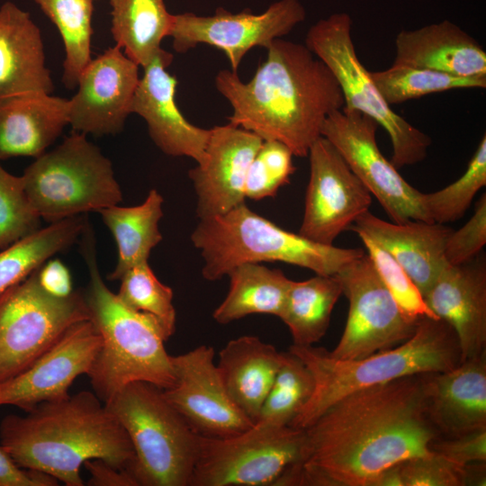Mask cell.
<instances>
[{
  "instance_id": "cell-1",
  "label": "cell",
  "mask_w": 486,
  "mask_h": 486,
  "mask_svg": "<svg viewBox=\"0 0 486 486\" xmlns=\"http://www.w3.org/2000/svg\"><path fill=\"white\" fill-rule=\"evenodd\" d=\"M425 375L342 397L304 428L302 460L280 486H372L384 470L432 453L438 433L427 412Z\"/></svg>"
},
{
  "instance_id": "cell-2",
  "label": "cell",
  "mask_w": 486,
  "mask_h": 486,
  "mask_svg": "<svg viewBox=\"0 0 486 486\" xmlns=\"http://www.w3.org/2000/svg\"><path fill=\"white\" fill-rule=\"evenodd\" d=\"M266 50L249 81L222 69L214 79L216 89L232 107L229 123L305 158L327 117L344 106L340 86L305 44L278 38Z\"/></svg>"
},
{
  "instance_id": "cell-3",
  "label": "cell",
  "mask_w": 486,
  "mask_h": 486,
  "mask_svg": "<svg viewBox=\"0 0 486 486\" xmlns=\"http://www.w3.org/2000/svg\"><path fill=\"white\" fill-rule=\"evenodd\" d=\"M0 442L19 467L67 486L85 485L80 468L87 460L100 458L127 470L134 459L127 432L89 391L41 402L24 416H5Z\"/></svg>"
},
{
  "instance_id": "cell-4",
  "label": "cell",
  "mask_w": 486,
  "mask_h": 486,
  "mask_svg": "<svg viewBox=\"0 0 486 486\" xmlns=\"http://www.w3.org/2000/svg\"><path fill=\"white\" fill-rule=\"evenodd\" d=\"M82 251L89 282L84 292L89 319L102 344L87 374L94 392L104 403L125 385L146 382L161 390L176 382L165 341L170 337L152 315L124 304L104 282L99 271L95 240L87 223L82 233Z\"/></svg>"
},
{
  "instance_id": "cell-5",
  "label": "cell",
  "mask_w": 486,
  "mask_h": 486,
  "mask_svg": "<svg viewBox=\"0 0 486 486\" xmlns=\"http://www.w3.org/2000/svg\"><path fill=\"white\" fill-rule=\"evenodd\" d=\"M288 351L305 364L314 380L311 396L290 424L300 429L348 393L406 376L447 371L461 363L454 332L442 320L432 318L420 320L401 344L362 359H335L325 348L313 346L292 345Z\"/></svg>"
},
{
  "instance_id": "cell-6",
  "label": "cell",
  "mask_w": 486,
  "mask_h": 486,
  "mask_svg": "<svg viewBox=\"0 0 486 486\" xmlns=\"http://www.w3.org/2000/svg\"><path fill=\"white\" fill-rule=\"evenodd\" d=\"M203 260L202 276L217 281L246 263L284 262L335 275L362 256L361 248H342L287 231L251 211L244 202L230 212L200 220L191 235Z\"/></svg>"
},
{
  "instance_id": "cell-7",
  "label": "cell",
  "mask_w": 486,
  "mask_h": 486,
  "mask_svg": "<svg viewBox=\"0 0 486 486\" xmlns=\"http://www.w3.org/2000/svg\"><path fill=\"white\" fill-rule=\"evenodd\" d=\"M105 405L130 440L134 459L127 471L138 486H190L200 435L166 400L163 390L131 382Z\"/></svg>"
},
{
  "instance_id": "cell-8",
  "label": "cell",
  "mask_w": 486,
  "mask_h": 486,
  "mask_svg": "<svg viewBox=\"0 0 486 486\" xmlns=\"http://www.w3.org/2000/svg\"><path fill=\"white\" fill-rule=\"evenodd\" d=\"M21 176L31 205L49 223L122 201L112 162L86 134L76 131L35 158Z\"/></svg>"
},
{
  "instance_id": "cell-9",
  "label": "cell",
  "mask_w": 486,
  "mask_h": 486,
  "mask_svg": "<svg viewBox=\"0 0 486 486\" xmlns=\"http://www.w3.org/2000/svg\"><path fill=\"white\" fill-rule=\"evenodd\" d=\"M352 21L345 13L321 19L308 31L306 47L334 74L347 110L358 111L382 126L392 146L391 162L400 169L423 161L432 140L398 114L375 86L371 71L359 59L351 35Z\"/></svg>"
},
{
  "instance_id": "cell-10",
  "label": "cell",
  "mask_w": 486,
  "mask_h": 486,
  "mask_svg": "<svg viewBox=\"0 0 486 486\" xmlns=\"http://www.w3.org/2000/svg\"><path fill=\"white\" fill-rule=\"evenodd\" d=\"M88 319L84 292L50 294L38 269L5 290L0 294V383L30 367L71 325Z\"/></svg>"
},
{
  "instance_id": "cell-11",
  "label": "cell",
  "mask_w": 486,
  "mask_h": 486,
  "mask_svg": "<svg viewBox=\"0 0 486 486\" xmlns=\"http://www.w3.org/2000/svg\"><path fill=\"white\" fill-rule=\"evenodd\" d=\"M304 429L254 424L227 437L200 436L190 486H274L303 457Z\"/></svg>"
},
{
  "instance_id": "cell-12",
  "label": "cell",
  "mask_w": 486,
  "mask_h": 486,
  "mask_svg": "<svg viewBox=\"0 0 486 486\" xmlns=\"http://www.w3.org/2000/svg\"><path fill=\"white\" fill-rule=\"evenodd\" d=\"M378 123L356 110L339 109L325 120L321 136L340 153L353 173L384 209L392 221H431L423 193L410 184L381 152Z\"/></svg>"
},
{
  "instance_id": "cell-13",
  "label": "cell",
  "mask_w": 486,
  "mask_h": 486,
  "mask_svg": "<svg viewBox=\"0 0 486 486\" xmlns=\"http://www.w3.org/2000/svg\"><path fill=\"white\" fill-rule=\"evenodd\" d=\"M349 302L342 336L329 356L356 360L398 346L412 336L417 324L402 315L364 253L335 274Z\"/></svg>"
},
{
  "instance_id": "cell-14",
  "label": "cell",
  "mask_w": 486,
  "mask_h": 486,
  "mask_svg": "<svg viewBox=\"0 0 486 486\" xmlns=\"http://www.w3.org/2000/svg\"><path fill=\"white\" fill-rule=\"evenodd\" d=\"M305 15L299 0L277 1L259 14L249 9L232 14L222 7L210 16L184 13L174 14L169 37L177 53H186L199 44L222 50L230 70L237 72L248 50L255 47L267 49L275 39L287 35Z\"/></svg>"
},
{
  "instance_id": "cell-15",
  "label": "cell",
  "mask_w": 486,
  "mask_h": 486,
  "mask_svg": "<svg viewBox=\"0 0 486 486\" xmlns=\"http://www.w3.org/2000/svg\"><path fill=\"white\" fill-rule=\"evenodd\" d=\"M307 157L310 178L299 234L332 246L343 231L369 211L372 194L326 138H318Z\"/></svg>"
},
{
  "instance_id": "cell-16",
  "label": "cell",
  "mask_w": 486,
  "mask_h": 486,
  "mask_svg": "<svg viewBox=\"0 0 486 486\" xmlns=\"http://www.w3.org/2000/svg\"><path fill=\"white\" fill-rule=\"evenodd\" d=\"M214 355L211 346L201 345L172 356L176 382L163 395L198 435L227 437L254 423L229 396Z\"/></svg>"
},
{
  "instance_id": "cell-17",
  "label": "cell",
  "mask_w": 486,
  "mask_h": 486,
  "mask_svg": "<svg viewBox=\"0 0 486 486\" xmlns=\"http://www.w3.org/2000/svg\"><path fill=\"white\" fill-rule=\"evenodd\" d=\"M140 66L117 46L92 58L81 72L77 91L68 99V125L94 136L120 133L140 82Z\"/></svg>"
},
{
  "instance_id": "cell-18",
  "label": "cell",
  "mask_w": 486,
  "mask_h": 486,
  "mask_svg": "<svg viewBox=\"0 0 486 486\" xmlns=\"http://www.w3.org/2000/svg\"><path fill=\"white\" fill-rule=\"evenodd\" d=\"M101 344L90 319L74 323L30 367L0 383V406L28 412L41 402L68 397L74 380L88 374Z\"/></svg>"
},
{
  "instance_id": "cell-19",
  "label": "cell",
  "mask_w": 486,
  "mask_h": 486,
  "mask_svg": "<svg viewBox=\"0 0 486 486\" xmlns=\"http://www.w3.org/2000/svg\"><path fill=\"white\" fill-rule=\"evenodd\" d=\"M262 142L259 136L230 123L210 129L205 158L188 172L199 220L224 214L245 202L248 171Z\"/></svg>"
},
{
  "instance_id": "cell-20",
  "label": "cell",
  "mask_w": 486,
  "mask_h": 486,
  "mask_svg": "<svg viewBox=\"0 0 486 486\" xmlns=\"http://www.w3.org/2000/svg\"><path fill=\"white\" fill-rule=\"evenodd\" d=\"M173 55L163 50L143 68L130 112L144 119L149 137L166 155L188 157L197 165L205 158L210 129L190 123L179 110L175 95L178 81L166 68Z\"/></svg>"
},
{
  "instance_id": "cell-21",
  "label": "cell",
  "mask_w": 486,
  "mask_h": 486,
  "mask_svg": "<svg viewBox=\"0 0 486 486\" xmlns=\"http://www.w3.org/2000/svg\"><path fill=\"white\" fill-rule=\"evenodd\" d=\"M424 300L456 337L461 362L486 348V266L476 256L460 266H448L425 293Z\"/></svg>"
},
{
  "instance_id": "cell-22",
  "label": "cell",
  "mask_w": 486,
  "mask_h": 486,
  "mask_svg": "<svg viewBox=\"0 0 486 486\" xmlns=\"http://www.w3.org/2000/svg\"><path fill=\"white\" fill-rule=\"evenodd\" d=\"M428 416L438 434L454 437L486 428V354L425 375Z\"/></svg>"
},
{
  "instance_id": "cell-23",
  "label": "cell",
  "mask_w": 486,
  "mask_h": 486,
  "mask_svg": "<svg viewBox=\"0 0 486 486\" xmlns=\"http://www.w3.org/2000/svg\"><path fill=\"white\" fill-rule=\"evenodd\" d=\"M350 229L368 235L385 248L408 273L423 297L449 266L444 252L453 229L446 224L415 220L396 223L367 211Z\"/></svg>"
},
{
  "instance_id": "cell-24",
  "label": "cell",
  "mask_w": 486,
  "mask_h": 486,
  "mask_svg": "<svg viewBox=\"0 0 486 486\" xmlns=\"http://www.w3.org/2000/svg\"><path fill=\"white\" fill-rule=\"evenodd\" d=\"M40 28L12 2L0 7V99L29 94H51Z\"/></svg>"
},
{
  "instance_id": "cell-25",
  "label": "cell",
  "mask_w": 486,
  "mask_h": 486,
  "mask_svg": "<svg viewBox=\"0 0 486 486\" xmlns=\"http://www.w3.org/2000/svg\"><path fill=\"white\" fill-rule=\"evenodd\" d=\"M393 65L432 69L464 77L486 76V52L456 24L445 20L395 38Z\"/></svg>"
},
{
  "instance_id": "cell-26",
  "label": "cell",
  "mask_w": 486,
  "mask_h": 486,
  "mask_svg": "<svg viewBox=\"0 0 486 486\" xmlns=\"http://www.w3.org/2000/svg\"><path fill=\"white\" fill-rule=\"evenodd\" d=\"M68 99L29 94L0 99V161L37 158L68 125Z\"/></svg>"
},
{
  "instance_id": "cell-27",
  "label": "cell",
  "mask_w": 486,
  "mask_h": 486,
  "mask_svg": "<svg viewBox=\"0 0 486 486\" xmlns=\"http://www.w3.org/2000/svg\"><path fill=\"white\" fill-rule=\"evenodd\" d=\"M284 352L256 336L230 340L219 352L217 368L233 402L255 424L281 366Z\"/></svg>"
},
{
  "instance_id": "cell-28",
  "label": "cell",
  "mask_w": 486,
  "mask_h": 486,
  "mask_svg": "<svg viewBox=\"0 0 486 486\" xmlns=\"http://www.w3.org/2000/svg\"><path fill=\"white\" fill-rule=\"evenodd\" d=\"M163 202L158 191L151 189L139 205L116 204L98 212L117 246V263L109 280L119 281L134 266L148 262L151 250L162 240L158 224L163 217Z\"/></svg>"
},
{
  "instance_id": "cell-29",
  "label": "cell",
  "mask_w": 486,
  "mask_h": 486,
  "mask_svg": "<svg viewBox=\"0 0 486 486\" xmlns=\"http://www.w3.org/2000/svg\"><path fill=\"white\" fill-rule=\"evenodd\" d=\"M110 4L115 46L145 68L163 50L161 42L169 37L174 14L165 0H110Z\"/></svg>"
},
{
  "instance_id": "cell-30",
  "label": "cell",
  "mask_w": 486,
  "mask_h": 486,
  "mask_svg": "<svg viewBox=\"0 0 486 486\" xmlns=\"http://www.w3.org/2000/svg\"><path fill=\"white\" fill-rule=\"evenodd\" d=\"M229 292L213 311L214 320L228 324L251 314L279 317L292 283L282 270L260 263H246L232 268Z\"/></svg>"
},
{
  "instance_id": "cell-31",
  "label": "cell",
  "mask_w": 486,
  "mask_h": 486,
  "mask_svg": "<svg viewBox=\"0 0 486 486\" xmlns=\"http://www.w3.org/2000/svg\"><path fill=\"white\" fill-rule=\"evenodd\" d=\"M336 275L292 281L279 319L287 326L293 344L313 346L326 334L332 310L342 295Z\"/></svg>"
},
{
  "instance_id": "cell-32",
  "label": "cell",
  "mask_w": 486,
  "mask_h": 486,
  "mask_svg": "<svg viewBox=\"0 0 486 486\" xmlns=\"http://www.w3.org/2000/svg\"><path fill=\"white\" fill-rule=\"evenodd\" d=\"M88 223L78 215L50 223L0 251V294L71 247Z\"/></svg>"
},
{
  "instance_id": "cell-33",
  "label": "cell",
  "mask_w": 486,
  "mask_h": 486,
  "mask_svg": "<svg viewBox=\"0 0 486 486\" xmlns=\"http://www.w3.org/2000/svg\"><path fill=\"white\" fill-rule=\"evenodd\" d=\"M57 26L65 47L62 81L74 89L81 72L91 61L93 35L91 0H33Z\"/></svg>"
},
{
  "instance_id": "cell-34",
  "label": "cell",
  "mask_w": 486,
  "mask_h": 486,
  "mask_svg": "<svg viewBox=\"0 0 486 486\" xmlns=\"http://www.w3.org/2000/svg\"><path fill=\"white\" fill-rule=\"evenodd\" d=\"M379 92L389 105L453 89L485 88L486 76L464 77L428 68L392 65L371 72Z\"/></svg>"
},
{
  "instance_id": "cell-35",
  "label": "cell",
  "mask_w": 486,
  "mask_h": 486,
  "mask_svg": "<svg viewBox=\"0 0 486 486\" xmlns=\"http://www.w3.org/2000/svg\"><path fill=\"white\" fill-rule=\"evenodd\" d=\"M313 389V376L305 364L290 351L284 352L281 366L255 424L290 426Z\"/></svg>"
},
{
  "instance_id": "cell-36",
  "label": "cell",
  "mask_w": 486,
  "mask_h": 486,
  "mask_svg": "<svg viewBox=\"0 0 486 486\" xmlns=\"http://www.w3.org/2000/svg\"><path fill=\"white\" fill-rule=\"evenodd\" d=\"M486 185V135L482 138L464 173L454 182L433 193H423L425 209L433 222L447 224L461 219Z\"/></svg>"
},
{
  "instance_id": "cell-37",
  "label": "cell",
  "mask_w": 486,
  "mask_h": 486,
  "mask_svg": "<svg viewBox=\"0 0 486 486\" xmlns=\"http://www.w3.org/2000/svg\"><path fill=\"white\" fill-rule=\"evenodd\" d=\"M120 300L128 307L157 318L171 337L176 330V310L173 290L161 283L148 262L129 269L119 280Z\"/></svg>"
},
{
  "instance_id": "cell-38",
  "label": "cell",
  "mask_w": 486,
  "mask_h": 486,
  "mask_svg": "<svg viewBox=\"0 0 486 486\" xmlns=\"http://www.w3.org/2000/svg\"><path fill=\"white\" fill-rule=\"evenodd\" d=\"M356 234L404 318L412 324H417L425 318L437 319L427 305L413 280L396 259L368 235L362 232Z\"/></svg>"
},
{
  "instance_id": "cell-39",
  "label": "cell",
  "mask_w": 486,
  "mask_h": 486,
  "mask_svg": "<svg viewBox=\"0 0 486 486\" xmlns=\"http://www.w3.org/2000/svg\"><path fill=\"white\" fill-rule=\"evenodd\" d=\"M293 154L284 143L263 140L248 171L245 196L255 201L274 196L278 190L290 183L296 167Z\"/></svg>"
},
{
  "instance_id": "cell-40",
  "label": "cell",
  "mask_w": 486,
  "mask_h": 486,
  "mask_svg": "<svg viewBox=\"0 0 486 486\" xmlns=\"http://www.w3.org/2000/svg\"><path fill=\"white\" fill-rule=\"evenodd\" d=\"M40 220L27 198L22 176L10 174L0 163V250L40 229Z\"/></svg>"
},
{
  "instance_id": "cell-41",
  "label": "cell",
  "mask_w": 486,
  "mask_h": 486,
  "mask_svg": "<svg viewBox=\"0 0 486 486\" xmlns=\"http://www.w3.org/2000/svg\"><path fill=\"white\" fill-rule=\"evenodd\" d=\"M398 466L401 486H467L466 465L434 451L405 460Z\"/></svg>"
},
{
  "instance_id": "cell-42",
  "label": "cell",
  "mask_w": 486,
  "mask_h": 486,
  "mask_svg": "<svg viewBox=\"0 0 486 486\" xmlns=\"http://www.w3.org/2000/svg\"><path fill=\"white\" fill-rule=\"evenodd\" d=\"M485 244L486 194H483L469 220L448 235L444 252L446 261L449 266L468 263L479 256Z\"/></svg>"
},
{
  "instance_id": "cell-43",
  "label": "cell",
  "mask_w": 486,
  "mask_h": 486,
  "mask_svg": "<svg viewBox=\"0 0 486 486\" xmlns=\"http://www.w3.org/2000/svg\"><path fill=\"white\" fill-rule=\"evenodd\" d=\"M431 449L462 466L486 463V428L443 440L436 439Z\"/></svg>"
},
{
  "instance_id": "cell-44",
  "label": "cell",
  "mask_w": 486,
  "mask_h": 486,
  "mask_svg": "<svg viewBox=\"0 0 486 486\" xmlns=\"http://www.w3.org/2000/svg\"><path fill=\"white\" fill-rule=\"evenodd\" d=\"M58 482L43 472L19 467L0 445V486H54Z\"/></svg>"
},
{
  "instance_id": "cell-45",
  "label": "cell",
  "mask_w": 486,
  "mask_h": 486,
  "mask_svg": "<svg viewBox=\"0 0 486 486\" xmlns=\"http://www.w3.org/2000/svg\"><path fill=\"white\" fill-rule=\"evenodd\" d=\"M85 468L90 474L87 485L90 486H138L132 475L106 461L94 458L85 462Z\"/></svg>"
},
{
  "instance_id": "cell-46",
  "label": "cell",
  "mask_w": 486,
  "mask_h": 486,
  "mask_svg": "<svg viewBox=\"0 0 486 486\" xmlns=\"http://www.w3.org/2000/svg\"><path fill=\"white\" fill-rule=\"evenodd\" d=\"M38 277L41 286L52 295L65 297L74 291L70 273L59 260L44 263L38 268Z\"/></svg>"
},
{
  "instance_id": "cell-47",
  "label": "cell",
  "mask_w": 486,
  "mask_h": 486,
  "mask_svg": "<svg viewBox=\"0 0 486 486\" xmlns=\"http://www.w3.org/2000/svg\"><path fill=\"white\" fill-rule=\"evenodd\" d=\"M91 1H93V2H94V1H96V0H91Z\"/></svg>"
}]
</instances>
